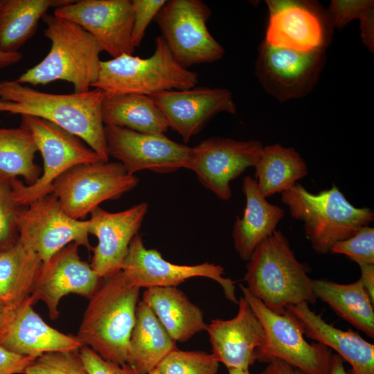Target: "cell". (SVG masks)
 Listing matches in <instances>:
<instances>
[{
	"label": "cell",
	"instance_id": "cell-3",
	"mask_svg": "<svg viewBox=\"0 0 374 374\" xmlns=\"http://www.w3.org/2000/svg\"><path fill=\"white\" fill-rule=\"evenodd\" d=\"M246 288L272 312L282 314L289 305L314 304L310 268L301 262L287 238L276 230L255 248L246 265Z\"/></svg>",
	"mask_w": 374,
	"mask_h": 374
},
{
	"label": "cell",
	"instance_id": "cell-41",
	"mask_svg": "<svg viewBox=\"0 0 374 374\" xmlns=\"http://www.w3.org/2000/svg\"><path fill=\"white\" fill-rule=\"evenodd\" d=\"M361 38L371 52L374 49V8L365 12L359 19Z\"/></svg>",
	"mask_w": 374,
	"mask_h": 374
},
{
	"label": "cell",
	"instance_id": "cell-23",
	"mask_svg": "<svg viewBox=\"0 0 374 374\" xmlns=\"http://www.w3.org/2000/svg\"><path fill=\"white\" fill-rule=\"evenodd\" d=\"M286 310L296 319L304 335L335 350L350 364L348 374H374V346L357 332L329 324L306 302L289 305Z\"/></svg>",
	"mask_w": 374,
	"mask_h": 374
},
{
	"label": "cell",
	"instance_id": "cell-45",
	"mask_svg": "<svg viewBox=\"0 0 374 374\" xmlns=\"http://www.w3.org/2000/svg\"><path fill=\"white\" fill-rule=\"evenodd\" d=\"M3 0H0V5ZM22 58L20 52L5 53L0 51V69H3L19 62Z\"/></svg>",
	"mask_w": 374,
	"mask_h": 374
},
{
	"label": "cell",
	"instance_id": "cell-21",
	"mask_svg": "<svg viewBox=\"0 0 374 374\" xmlns=\"http://www.w3.org/2000/svg\"><path fill=\"white\" fill-rule=\"evenodd\" d=\"M232 319H213L207 325L212 354L228 369L249 371L265 341L263 326L247 300L240 296Z\"/></svg>",
	"mask_w": 374,
	"mask_h": 374
},
{
	"label": "cell",
	"instance_id": "cell-24",
	"mask_svg": "<svg viewBox=\"0 0 374 374\" xmlns=\"http://www.w3.org/2000/svg\"><path fill=\"white\" fill-rule=\"evenodd\" d=\"M242 190L246 206L242 217L235 221L232 238L239 257L247 261L256 246L276 230L285 211L260 193L256 179L250 176L244 178Z\"/></svg>",
	"mask_w": 374,
	"mask_h": 374
},
{
	"label": "cell",
	"instance_id": "cell-33",
	"mask_svg": "<svg viewBox=\"0 0 374 374\" xmlns=\"http://www.w3.org/2000/svg\"><path fill=\"white\" fill-rule=\"evenodd\" d=\"M219 363L213 354L177 348L168 354L156 368L161 374H217Z\"/></svg>",
	"mask_w": 374,
	"mask_h": 374
},
{
	"label": "cell",
	"instance_id": "cell-15",
	"mask_svg": "<svg viewBox=\"0 0 374 374\" xmlns=\"http://www.w3.org/2000/svg\"><path fill=\"white\" fill-rule=\"evenodd\" d=\"M104 131L109 157L117 159L130 175L141 170L166 174L188 168L192 147L164 134H145L113 125H105Z\"/></svg>",
	"mask_w": 374,
	"mask_h": 374
},
{
	"label": "cell",
	"instance_id": "cell-30",
	"mask_svg": "<svg viewBox=\"0 0 374 374\" xmlns=\"http://www.w3.org/2000/svg\"><path fill=\"white\" fill-rule=\"evenodd\" d=\"M42 262L19 240L0 251V301L15 308L28 299Z\"/></svg>",
	"mask_w": 374,
	"mask_h": 374
},
{
	"label": "cell",
	"instance_id": "cell-12",
	"mask_svg": "<svg viewBox=\"0 0 374 374\" xmlns=\"http://www.w3.org/2000/svg\"><path fill=\"white\" fill-rule=\"evenodd\" d=\"M269 21L264 41L271 46L299 52L326 49L333 24L319 3L268 0Z\"/></svg>",
	"mask_w": 374,
	"mask_h": 374
},
{
	"label": "cell",
	"instance_id": "cell-48",
	"mask_svg": "<svg viewBox=\"0 0 374 374\" xmlns=\"http://www.w3.org/2000/svg\"><path fill=\"white\" fill-rule=\"evenodd\" d=\"M148 374H161V373L157 368H154L152 371H150Z\"/></svg>",
	"mask_w": 374,
	"mask_h": 374
},
{
	"label": "cell",
	"instance_id": "cell-5",
	"mask_svg": "<svg viewBox=\"0 0 374 374\" xmlns=\"http://www.w3.org/2000/svg\"><path fill=\"white\" fill-rule=\"evenodd\" d=\"M281 201L292 217L303 222L305 234L318 254L330 253L337 242L350 238L374 220L373 210L355 207L335 184L313 194L296 183L281 193Z\"/></svg>",
	"mask_w": 374,
	"mask_h": 374
},
{
	"label": "cell",
	"instance_id": "cell-19",
	"mask_svg": "<svg viewBox=\"0 0 374 374\" xmlns=\"http://www.w3.org/2000/svg\"><path fill=\"white\" fill-rule=\"evenodd\" d=\"M148 96L162 112L169 128L177 132L185 143L217 114L236 112L231 91L224 88L195 87L163 91Z\"/></svg>",
	"mask_w": 374,
	"mask_h": 374
},
{
	"label": "cell",
	"instance_id": "cell-1",
	"mask_svg": "<svg viewBox=\"0 0 374 374\" xmlns=\"http://www.w3.org/2000/svg\"><path fill=\"white\" fill-rule=\"evenodd\" d=\"M104 93L55 94L34 89L16 80L0 82V113L29 115L48 121L80 138L105 161L109 154L102 121Z\"/></svg>",
	"mask_w": 374,
	"mask_h": 374
},
{
	"label": "cell",
	"instance_id": "cell-11",
	"mask_svg": "<svg viewBox=\"0 0 374 374\" xmlns=\"http://www.w3.org/2000/svg\"><path fill=\"white\" fill-rule=\"evenodd\" d=\"M87 225L88 220L69 217L52 193L21 206L17 217L19 240L34 251L43 264L72 242L91 250Z\"/></svg>",
	"mask_w": 374,
	"mask_h": 374
},
{
	"label": "cell",
	"instance_id": "cell-20",
	"mask_svg": "<svg viewBox=\"0 0 374 374\" xmlns=\"http://www.w3.org/2000/svg\"><path fill=\"white\" fill-rule=\"evenodd\" d=\"M148 204L141 202L124 211L111 213L100 206L93 209L88 220V232L98 239L92 247L91 267L101 278L121 270V266L133 238L139 233Z\"/></svg>",
	"mask_w": 374,
	"mask_h": 374
},
{
	"label": "cell",
	"instance_id": "cell-42",
	"mask_svg": "<svg viewBox=\"0 0 374 374\" xmlns=\"http://www.w3.org/2000/svg\"><path fill=\"white\" fill-rule=\"evenodd\" d=\"M260 374H306L281 360L274 359L267 363V366Z\"/></svg>",
	"mask_w": 374,
	"mask_h": 374
},
{
	"label": "cell",
	"instance_id": "cell-17",
	"mask_svg": "<svg viewBox=\"0 0 374 374\" xmlns=\"http://www.w3.org/2000/svg\"><path fill=\"white\" fill-rule=\"evenodd\" d=\"M53 15L82 27L112 58L134 51L132 0L73 1L55 8Z\"/></svg>",
	"mask_w": 374,
	"mask_h": 374
},
{
	"label": "cell",
	"instance_id": "cell-14",
	"mask_svg": "<svg viewBox=\"0 0 374 374\" xmlns=\"http://www.w3.org/2000/svg\"><path fill=\"white\" fill-rule=\"evenodd\" d=\"M121 271L130 283L140 289L176 287L189 278L205 277L222 287L226 299L234 304L238 302L235 281L224 277V269L221 265L207 262L195 265L170 262L157 249H147L139 233L130 244Z\"/></svg>",
	"mask_w": 374,
	"mask_h": 374
},
{
	"label": "cell",
	"instance_id": "cell-38",
	"mask_svg": "<svg viewBox=\"0 0 374 374\" xmlns=\"http://www.w3.org/2000/svg\"><path fill=\"white\" fill-rule=\"evenodd\" d=\"M373 8L374 1L371 0H333L327 11L333 26L341 28Z\"/></svg>",
	"mask_w": 374,
	"mask_h": 374
},
{
	"label": "cell",
	"instance_id": "cell-25",
	"mask_svg": "<svg viewBox=\"0 0 374 374\" xmlns=\"http://www.w3.org/2000/svg\"><path fill=\"white\" fill-rule=\"evenodd\" d=\"M141 301L176 342H185L206 329L202 310L176 287L148 288Z\"/></svg>",
	"mask_w": 374,
	"mask_h": 374
},
{
	"label": "cell",
	"instance_id": "cell-29",
	"mask_svg": "<svg viewBox=\"0 0 374 374\" xmlns=\"http://www.w3.org/2000/svg\"><path fill=\"white\" fill-rule=\"evenodd\" d=\"M73 0H3L0 5V51L19 52L35 33L39 21L51 7Z\"/></svg>",
	"mask_w": 374,
	"mask_h": 374
},
{
	"label": "cell",
	"instance_id": "cell-16",
	"mask_svg": "<svg viewBox=\"0 0 374 374\" xmlns=\"http://www.w3.org/2000/svg\"><path fill=\"white\" fill-rule=\"evenodd\" d=\"M263 147L257 140L213 136L192 148L188 169L220 199L228 200L232 194L230 182L254 167Z\"/></svg>",
	"mask_w": 374,
	"mask_h": 374
},
{
	"label": "cell",
	"instance_id": "cell-35",
	"mask_svg": "<svg viewBox=\"0 0 374 374\" xmlns=\"http://www.w3.org/2000/svg\"><path fill=\"white\" fill-rule=\"evenodd\" d=\"M330 253L345 255L358 265H374L373 227H362L350 238L337 242Z\"/></svg>",
	"mask_w": 374,
	"mask_h": 374
},
{
	"label": "cell",
	"instance_id": "cell-26",
	"mask_svg": "<svg viewBox=\"0 0 374 374\" xmlns=\"http://www.w3.org/2000/svg\"><path fill=\"white\" fill-rule=\"evenodd\" d=\"M176 349L177 342L150 308L143 301H139L129 342L127 364L137 374H148Z\"/></svg>",
	"mask_w": 374,
	"mask_h": 374
},
{
	"label": "cell",
	"instance_id": "cell-9",
	"mask_svg": "<svg viewBox=\"0 0 374 374\" xmlns=\"http://www.w3.org/2000/svg\"><path fill=\"white\" fill-rule=\"evenodd\" d=\"M211 15V9L200 0H170L154 17L172 55L182 67L211 63L223 57V47L206 26Z\"/></svg>",
	"mask_w": 374,
	"mask_h": 374
},
{
	"label": "cell",
	"instance_id": "cell-7",
	"mask_svg": "<svg viewBox=\"0 0 374 374\" xmlns=\"http://www.w3.org/2000/svg\"><path fill=\"white\" fill-rule=\"evenodd\" d=\"M21 125L31 132L44 160L42 175L28 186L18 179L10 181L13 197L20 206L53 192L54 180L68 169L81 163L105 161L75 134L42 118L22 115Z\"/></svg>",
	"mask_w": 374,
	"mask_h": 374
},
{
	"label": "cell",
	"instance_id": "cell-31",
	"mask_svg": "<svg viewBox=\"0 0 374 374\" xmlns=\"http://www.w3.org/2000/svg\"><path fill=\"white\" fill-rule=\"evenodd\" d=\"M254 168L258 189L265 198L290 189L308 174L299 153L278 143L263 147Z\"/></svg>",
	"mask_w": 374,
	"mask_h": 374
},
{
	"label": "cell",
	"instance_id": "cell-47",
	"mask_svg": "<svg viewBox=\"0 0 374 374\" xmlns=\"http://www.w3.org/2000/svg\"><path fill=\"white\" fill-rule=\"evenodd\" d=\"M229 374H250L249 371H243L239 369H228Z\"/></svg>",
	"mask_w": 374,
	"mask_h": 374
},
{
	"label": "cell",
	"instance_id": "cell-44",
	"mask_svg": "<svg viewBox=\"0 0 374 374\" xmlns=\"http://www.w3.org/2000/svg\"><path fill=\"white\" fill-rule=\"evenodd\" d=\"M324 374H348L344 365V359L338 354H332L329 366Z\"/></svg>",
	"mask_w": 374,
	"mask_h": 374
},
{
	"label": "cell",
	"instance_id": "cell-36",
	"mask_svg": "<svg viewBox=\"0 0 374 374\" xmlns=\"http://www.w3.org/2000/svg\"><path fill=\"white\" fill-rule=\"evenodd\" d=\"M21 208L15 200L10 183H0V251L19 240L17 217Z\"/></svg>",
	"mask_w": 374,
	"mask_h": 374
},
{
	"label": "cell",
	"instance_id": "cell-43",
	"mask_svg": "<svg viewBox=\"0 0 374 374\" xmlns=\"http://www.w3.org/2000/svg\"><path fill=\"white\" fill-rule=\"evenodd\" d=\"M361 271L359 280L372 302L374 303V265H359Z\"/></svg>",
	"mask_w": 374,
	"mask_h": 374
},
{
	"label": "cell",
	"instance_id": "cell-40",
	"mask_svg": "<svg viewBox=\"0 0 374 374\" xmlns=\"http://www.w3.org/2000/svg\"><path fill=\"white\" fill-rule=\"evenodd\" d=\"M35 358L17 355L0 347V374H24Z\"/></svg>",
	"mask_w": 374,
	"mask_h": 374
},
{
	"label": "cell",
	"instance_id": "cell-13",
	"mask_svg": "<svg viewBox=\"0 0 374 374\" xmlns=\"http://www.w3.org/2000/svg\"><path fill=\"white\" fill-rule=\"evenodd\" d=\"M325 49L310 52L261 42L255 74L264 89L280 102L300 98L315 87L326 60Z\"/></svg>",
	"mask_w": 374,
	"mask_h": 374
},
{
	"label": "cell",
	"instance_id": "cell-4",
	"mask_svg": "<svg viewBox=\"0 0 374 374\" xmlns=\"http://www.w3.org/2000/svg\"><path fill=\"white\" fill-rule=\"evenodd\" d=\"M42 19L51 49L40 62L16 80L33 86L63 80L73 84L74 93L89 91L98 78L102 48L93 36L73 22L47 14Z\"/></svg>",
	"mask_w": 374,
	"mask_h": 374
},
{
	"label": "cell",
	"instance_id": "cell-37",
	"mask_svg": "<svg viewBox=\"0 0 374 374\" xmlns=\"http://www.w3.org/2000/svg\"><path fill=\"white\" fill-rule=\"evenodd\" d=\"M132 2L134 12L132 43L136 48L141 44L147 27L166 1L132 0Z\"/></svg>",
	"mask_w": 374,
	"mask_h": 374
},
{
	"label": "cell",
	"instance_id": "cell-46",
	"mask_svg": "<svg viewBox=\"0 0 374 374\" xmlns=\"http://www.w3.org/2000/svg\"><path fill=\"white\" fill-rule=\"evenodd\" d=\"M15 308H10L0 301V328L8 321Z\"/></svg>",
	"mask_w": 374,
	"mask_h": 374
},
{
	"label": "cell",
	"instance_id": "cell-6",
	"mask_svg": "<svg viewBox=\"0 0 374 374\" xmlns=\"http://www.w3.org/2000/svg\"><path fill=\"white\" fill-rule=\"evenodd\" d=\"M154 42V51L148 57L123 54L100 61L98 78L91 87L101 90L105 96L127 93L150 96L195 87L198 74L176 62L161 35Z\"/></svg>",
	"mask_w": 374,
	"mask_h": 374
},
{
	"label": "cell",
	"instance_id": "cell-39",
	"mask_svg": "<svg viewBox=\"0 0 374 374\" xmlns=\"http://www.w3.org/2000/svg\"><path fill=\"white\" fill-rule=\"evenodd\" d=\"M79 352L89 374H137L128 364L107 360L87 346H82Z\"/></svg>",
	"mask_w": 374,
	"mask_h": 374
},
{
	"label": "cell",
	"instance_id": "cell-8",
	"mask_svg": "<svg viewBox=\"0 0 374 374\" xmlns=\"http://www.w3.org/2000/svg\"><path fill=\"white\" fill-rule=\"evenodd\" d=\"M240 287L265 331V341L257 353V361L267 364L279 359L306 374H324L330 364L331 349L317 341L308 342L299 323L288 311L276 314L245 286L240 285Z\"/></svg>",
	"mask_w": 374,
	"mask_h": 374
},
{
	"label": "cell",
	"instance_id": "cell-34",
	"mask_svg": "<svg viewBox=\"0 0 374 374\" xmlns=\"http://www.w3.org/2000/svg\"><path fill=\"white\" fill-rule=\"evenodd\" d=\"M79 350L46 353L33 360L24 374H89Z\"/></svg>",
	"mask_w": 374,
	"mask_h": 374
},
{
	"label": "cell",
	"instance_id": "cell-18",
	"mask_svg": "<svg viewBox=\"0 0 374 374\" xmlns=\"http://www.w3.org/2000/svg\"><path fill=\"white\" fill-rule=\"evenodd\" d=\"M79 245L72 242L54 254L42 267L35 281L30 299L33 304L44 303L49 317L55 320L62 298L75 294L89 299L102 278L78 254Z\"/></svg>",
	"mask_w": 374,
	"mask_h": 374
},
{
	"label": "cell",
	"instance_id": "cell-28",
	"mask_svg": "<svg viewBox=\"0 0 374 374\" xmlns=\"http://www.w3.org/2000/svg\"><path fill=\"white\" fill-rule=\"evenodd\" d=\"M313 290L317 299L327 303L339 317L374 338V303L359 279L350 284L313 280Z\"/></svg>",
	"mask_w": 374,
	"mask_h": 374
},
{
	"label": "cell",
	"instance_id": "cell-10",
	"mask_svg": "<svg viewBox=\"0 0 374 374\" xmlns=\"http://www.w3.org/2000/svg\"><path fill=\"white\" fill-rule=\"evenodd\" d=\"M138 183L139 179L118 161L81 163L54 180L52 194L69 217L80 220L103 202L120 198Z\"/></svg>",
	"mask_w": 374,
	"mask_h": 374
},
{
	"label": "cell",
	"instance_id": "cell-27",
	"mask_svg": "<svg viewBox=\"0 0 374 374\" xmlns=\"http://www.w3.org/2000/svg\"><path fill=\"white\" fill-rule=\"evenodd\" d=\"M104 125L145 134H164L169 129L159 107L146 95L127 93L105 96L101 105Z\"/></svg>",
	"mask_w": 374,
	"mask_h": 374
},
{
	"label": "cell",
	"instance_id": "cell-32",
	"mask_svg": "<svg viewBox=\"0 0 374 374\" xmlns=\"http://www.w3.org/2000/svg\"><path fill=\"white\" fill-rule=\"evenodd\" d=\"M37 151L27 127L22 125L17 128L0 126V183H10L20 176L26 185L34 184L41 173L40 168L34 162Z\"/></svg>",
	"mask_w": 374,
	"mask_h": 374
},
{
	"label": "cell",
	"instance_id": "cell-2",
	"mask_svg": "<svg viewBox=\"0 0 374 374\" xmlns=\"http://www.w3.org/2000/svg\"><path fill=\"white\" fill-rule=\"evenodd\" d=\"M139 294L140 288L130 283L121 270L102 278L75 335L82 345L107 360L126 364Z\"/></svg>",
	"mask_w": 374,
	"mask_h": 374
},
{
	"label": "cell",
	"instance_id": "cell-22",
	"mask_svg": "<svg viewBox=\"0 0 374 374\" xmlns=\"http://www.w3.org/2000/svg\"><path fill=\"white\" fill-rule=\"evenodd\" d=\"M30 296L17 306L0 328V347L13 353L37 357L49 352L79 350L76 336L47 324L33 308Z\"/></svg>",
	"mask_w": 374,
	"mask_h": 374
}]
</instances>
